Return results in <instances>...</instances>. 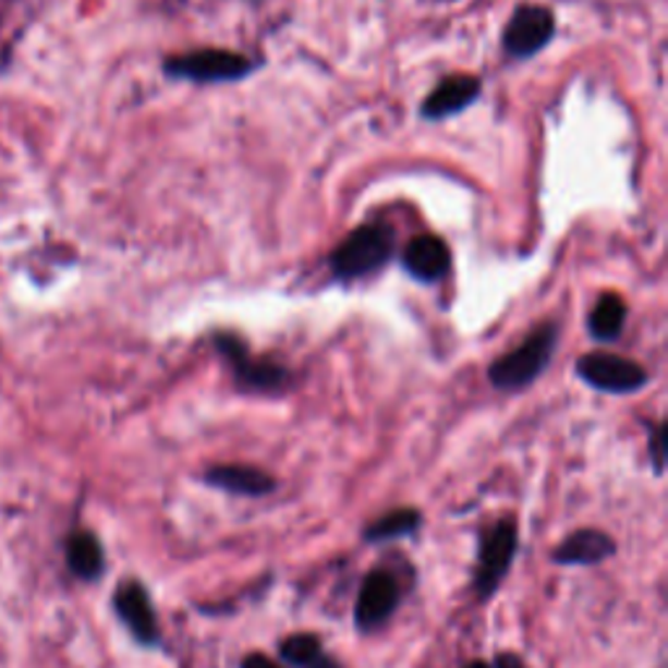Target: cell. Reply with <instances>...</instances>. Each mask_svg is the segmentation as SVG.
I'll list each match as a JSON object with an SVG mask.
<instances>
[{
    "label": "cell",
    "mask_w": 668,
    "mask_h": 668,
    "mask_svg": "<svg viewBox=\"0 0 668 668\" xmlns=\"http://www.w3.org/2000/svg\"><path fill=\"white\" fill-rule=\"evenodd\" d=\"M394 251V233L389 224H363L353 230L329 256V267L340 280H359L381 269Z\"/></svg>",
    "instance_id": "1"
},
{
    "label": "cell",
    "mask_w": 668,
    "mask_h": 668,
    "mask_svg": "<svg viewBox=\"0 0 668 668\" xmlns=\"http://www.w3.org/2000/svg\"><path fill=\"white\" fill-rule=\"evenodd\" d=\"M557 327H554V324H544V327L535 329L520 348H514L505 359L494 361L491 368H488V379H491L496 389H505V392H514V389L533 384L544 374L548 361H551L554 348H557Z\"/></svg>",
    "instance_id": "2"
},
{
    "label": "cell",
    "mask_w": 668,
    "mask_h": 668,
    "mask_svg": "<svg viewBox=\"0 0 668 668\" xmlns=\"http://www.w3.org/2000/svg\"><path fill=\"white\" fill-rule=\"evenodd\" d=\"M254 71V63L241 52L230 50H196L165 61V74L173 78H189L198 84L238 82Z\"/></svg>",
    "instance_id": "3"
},
{
    "label": "cell",
    "mask_w": 668,
    "mask_h": 668,
    "mask_svg": "<svg viewBox=\"0 0 668 668\" xmlns=\"http://www.w3.org/2000/svg\"><path fill=\"white\" fill-rule=\"evenodd\" d=\"M520 538H518V525L512 520H501L491 533L483 538L481 551H478V567H475L473 585L478 591L481 598L494 595L499 582L505 580V574L512 567L514 554H518Z\"/></svg>",
    "instance_id": "4"
},
{
    "label": "cell",
    "mask_w": 668,
    "mask_h": 668,
    "mask_svg": "<svg viewBox=\"0 0 668 668\" xmlns=\"http://www.w3.org/2000/svg\"><path fill=\"white\" fill-rule=\"evenodd\" d=\"M580 379L608 394H630L645 387L647 374L643 366L614 353H591L578 361Z\"/></svg>",
    "instance_id": "5"
},
{
    "label": "cell",
    "mask_w": 668,
    "mask_h": 668,
    "mask_svg": "<svg viewBox=\"0 0 668 668\" xmlns=\"http://www.w3.org/2000/svg\"><path fill=\"white\" fill-rule=\"evenodd\" d=\"M112 606H116L118 619L123 621L125 630L138 645L155 647L160 645V624H157L155 606L147 587L136 580H125L118 585L116 595H112Z\"/></svg>",
    "instance_id": "6"
},
{
    "label": "cell",
    "mask_w": 668,
    "mask_h": 668,
    "mask_svg": "<svg viewBox=\"0 0 668 668\" xmlns=\"http://www.w3.org/2000/svg\"><path fill=\"white\" fill-rule=\"evenodd\" d=\"M397 604H400V587H397L394 574L384 570L368 572L361 585L359 604H355V627H359L361 632L379 630L381 624H387V621L392 619Z\"/></svg>",
    "instance_id": "7"
},
{
    "label": "cell",
    "mask_w": 668,
    "mask_h": 668,
    "mask_svg": "<svg viewBox=\"0 0 668 668\" xmlns=\"http://www.w3.org/2000/svg\"><path fill=\"white\" fill-rule=\"evenodd\" d=\"M554 37V13L544 5H522L505 32V50L514 58H531Z\"/></svg>",
    "instance_id": "8"
},
{
    "label": "cell",
    "mask_w": 668,
    "mask_h": 668,
    "mask_svg": "<svg viewBox=\"0 0 668 668\" xmlns=\"http://www.w3.org/2000/svg\"><path fill=\"white\" fill-rule=\"evenodd\" d=\"M217 348L228 355L230 366L235 368L238 384H243L246 389H254V392H275V389L286 387L288 384L286 368L277 366V363L248 359L243 342L235 340L233 335L217 337Z\"/></svg>",
    "instance_id": "9"
},
{
    "label": "cell",
    "mask_w": 668,
    "mask_h": 668,
    "mask_svg": "<svg viewBox=\"0 0 668 668\" xmlns=\"http://www.w3.org/2000/svg\"><path fill=\"white\" fill-rule=\"evenodd\" d=\"M617 551V544H614L611 535H606L604 531H593V527H585V531H578L572 535H567L561 541L557 551H554V561L564 567H593L606 561L608 557H614Z\"/></svg>",
    "instance_id": "10"
},
{
    "label": "cell",
    "mask_w": 668,
    "mask_h": 668,
    "mask_svg": "<svg viewBox=\"0 0 668 668\" xmlns=\"http://www.w3.org/2000/svg\"><path fill=\"white\" fill-rule=\"evenodd\" d=\"M402 262H405V269L413 277H418L423 282H434L449 272L452 254H449V246L441 238L421 235L408 243Z\"/></svg>",
    "instance_id": "11"
},
{
    "label": "cell",
    "mask_w": 668,
    "mask_h": 668,
    "mask_svg": "<svg viewBox=\"0 0 668 668\" xmlns=\"http://www.w3.org/2000/svg\"><path fill=\"white\" fill-rule=\"evenodd\" d=\"M204 481H207L209 486L220 488V491L235 496H251V499L272 494L277 486L272 475H267L264 471H259V467L251 465H215L204 473Z\"/></svg>",
    "instance_id": "12"
},
{
    "label": "cell",
    "mask_w": 668,
    "mask_h": 668,
    "mask_svg": "<svg viewBox=\"0 0 668 668\" xmlns=\"http://www.w3.org/2000/svg\"><path fill=\"white\" fill-rule=\"evenodd\" d=\"M481 95V82L475 76H449L426 97L421 112L426 118H449L452 112L465 110Z\"/></svg>",
    "instance_id": "13"
},
{
    "label": "cell",
    "mask_w": 668,
    "mask_h": 668,
    "mask_svg": "<svg viewBox=\"0 0 668 668\" xmlns=\"http://www.w3.org/2000/svg\"><path fill=\"white\" fill-rule=\"evenodd\" d=\"M65 559H69L71 572H74L78 580L95 582L102 578L105 551L102 546H99L97 535H92L87 531L71 535L69 546H65Z\"/></svg>",
    "instance_id": "14"
},
{
    "label": "cell",
    "mask_w": 668,
    "mask_h": 668,
    "mask_svg": "<svg viewBox=\"0 0 668 668\" xmlns=\"http://www.w3.org/2000/svg\"><path fill=\"white\" fill-rule=\"evenodd\" d=\"M421 527V512L418 509H394V512L384 514V518L374 520L372 525L366 527L363 538L368 544H389V541L405 538V535H413Z\"/></svg>",
    "instance_id": "15"
},
{
    "label": "cell",
    "mask_w": 668,
    "mask_h": 668,
    "mask_svg": "<svg viewBox=\"0 0 668 668\" xmlns=\"http://www.w3.org/2000/svg\"><path fill=\"white\" fill-rule=\"evenodd\" d=\"M624 316H627V306L619 295L608 293L600 297L598 306H595L591 314V332L595 340L600 342L617 340L621 335V327H624Z\"/></svg>",
    "instance_id": "16"
},
{
    "label": "cell",
    "mask_w": 668,
    "mask_h": 668,
    "mask_svg": "<svg viewBox=\"0 0 668 668\" xmlns=\"http://www.w3.org/2000/svg\"><path fill=\"white\" fill-rule=\"evenodd\" d=\"M280 656L288 666L308 668L314 660H319L324 656L321 640L316 637V634H308V632L293 634V637H288L286 643H282Z\"/></svg>",
    "instance_id": "17"
},
{
    "label": "cell",
    "mask_w": 668,
    "mask_h": 668,
    "mask_svg": "<svg viewBox=\"0 0 668 668\" xmlns=\"http://www.w3.org/2000/svg\"><path fill=\"white\" fill-rule=\"evenodd\" d=\"M651 447H653V465H656V473H664V426H658L656 432H653Z\"/></svg>",
    "instance_id": "18"
},
{
    "label": "cell",
    "mask_w": 668,
    "mask_h": 668,
    "mask_svg": "<svg viewBox=\"0 0 668 668\" xmlns=\"http://www.w3.org/2000/svg\"><path fill=\"white\" fill-rule=\"evenodd\" d=\"M241 668H282L280 664H275L272 658L262 656V653H251V656L243 658Z\"/></svg>",
    "instance_id": "19"
},
{
    "label": "cell",
    "mask_w": 668,
    "mask_h": 668,
    "mask_svg": "<svg viewBox=\"0 0 668 668\" xmlns=\"http://www.w3.org/2000/svg\"><path fill=\"white\" fill-rule=\"evenodd\" d=\"M494 668H527L522 664V658L514 656V653H499V656L494 658Z\"/></svg>",
    "instance_id": "20"
},
{
    "label": "cell",
    "mask_w": 668,
    "mask_h": 668,
    "mask_svg": "<svg viewBox=\"0 0 668 668\" xmlns=\"http://www.w3.org/2000/svg\"><path fill=\"white\" fill-rule=\"evenodd\" d=\"M308 668H340V664H337V660H332V658L321 656L319 660H314V664H311Z\"/></svg>",
    "instance_id": "21"
},
{
    "label": "cell",
    "mask_w": 668,
    "mask_h": 668,
    "mask_svg": "<svg viewBox=\"0 0 668 668\" xmlns=\"http://www.w3.org/2000/svg\"><path fill=\"white\" fill-rule=\"evenodd\" d=\"M465 668H491L488 664H483V660H473V664H467Z\"/></svg>",
    "instance_id": "22"
}]
</instances>
